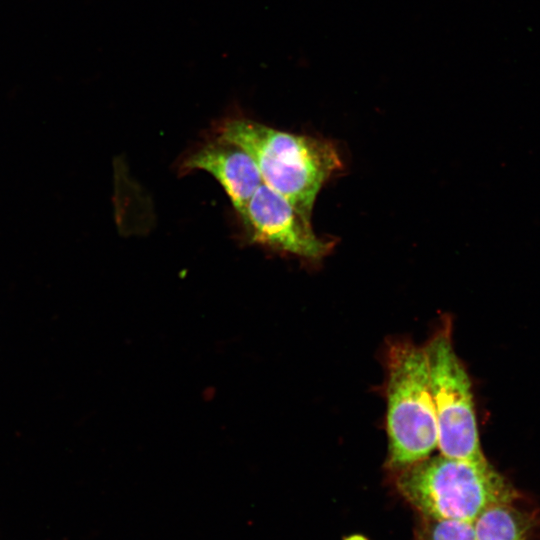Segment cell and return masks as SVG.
Here are the masks:
<instances>
[{"label": "cell", "instance_id": "3957f363", "mask_svg": "<svg viewBox=\"0 0 540 540\" xmlns=\"http://www.w3.org/2000/svg\"><path fill=\"white\" fill-rule=\"evenodd\" d=\"M386 360L387 466L397 471L431 456L438 431L424 346L393 342Z\"/></svg>", "mask_w": 540, "mask_h": 540}, {"label": "cell", "instance_id": "9c48e42d", "mask_svg": "<svg viewBox=\"0 0 540 540\" xmlns=\"http://www.w3.org/2000/svg\"><path fill=\"white\" fill-rule=\"evenodd\" d=\"M346 540H366L365 538L361 537V536H353V537H350Z\"/></svg>", "mask_w": 540, "mask_h": 540}, {"label": "cell", "instance_id": "7a4b0ae2", "mask_svg": "<svg viewBox=\"0 0 540 540\" xmlns=\"http://www.w3.org/2000/svg\"><path fill=\"white\" fill-rule=\"evenodd\" d=\"M395 486L422 516L474 522L487 508L519 495L488 461L440 456L397 470Z\"/></svg>", "mask_w": 540, "mask_h": 540}, {"label": "cell", "instance_id": "6da1fadb", "mask_svg": "<svg viewBox=\"0 0 540 540\" xmlns=\"http://www.w3.org/2000/svg\"><path fill=\"white\" fill-rule=\"evenodd\" d=\"M215 132L245 149L263 184L308 220L321 187L341 167L330 141L278 130L240 113L219 121Z\"/></svg>", "mask_w": 540, "mask_h": 540}, {"label": "cell", "instance_id": "277c9868", "mask_svg": "<svg viewBox=\"0 0 540 540\" xmlns=\"http://www.w3.org/2000/svg\"><path fill=\"white\" fill-rule=\"evenodd\" d=\"M442 455L487 461L480 445L468 374L455 353L450 321L424 345Z\"/></svg>", "mask_w": 540, "mask_h": 540}, {"label": "cell", "instance_id": "5b68a950", "mask_svg": "<svg viewBox=\"0 0 540 540\" xmlns=\"http://www.w3.org/2000/svg\"><path fill=\"white\" fill-rule=\"evenodd\" d=\"M248 239L277 251L317 261L333 248L280 194L262 184L238 214Z\"/></svg>", "mask_w": 540, "mask_h": 540}, {"label": "cell", "instance_id": "ba28073f", "mask_svg": "<svg viewBox=\"0 0 540 540\" xmlns=\"http://www.w3.org/2000/svg\"><path fill=\"white\" fill-rule=\"evenodd\" d=\"M416 540H476L473 522L422 516Z\"/></svg>", "mask_w": 540, "mask_h": 540}, {"label": "cell", "instance_id": "52a82bcc", "mask_svg": "<svg viewBox=\"0 0 540 540\" xmlns=\"http://www.w3.org/2000/svg\"><path fill=\"white\" fill-rule=\"evenodd\" d=\"M535 518L514 503H500L484 510L473 522L476 540H527Z\"/></svg>", "mask_w": 540, "mask_h": 540}, {"label": "cell", "instance_id": "8992f818", "mask_svg": "<svg viewBox=\"0 0 540 540\" xmlns=\"http://www.w3.org/2000/svg\"><path fill=\"white\" fill-rule=\"evenodd\" d=\"M179 170L208 172L221 185L238 214L263 184L250 154L216 132L184 155Z\"/></svg>", "mask_w": 540, "mask_h": 540}]
</instances>
